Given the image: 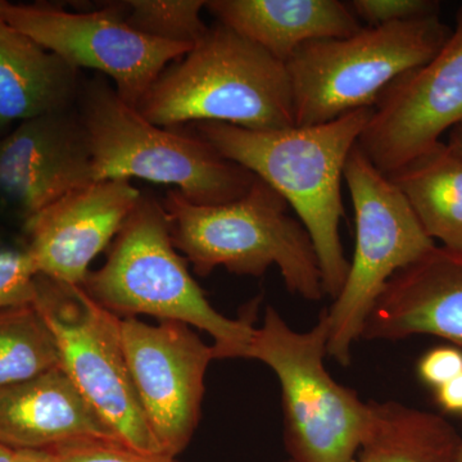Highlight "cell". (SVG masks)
<instances>
[{
	"label": "cell",
	"mask_w": 462,
	"mask_h": 462,
	"mask_svg": "<svg viewBox=\"0 0 462 462\" xmlns=\"http://www.w3.org/2000/svg\"><path fill=\"white\" fill-rule=\"evenodd\" d=\"M372 115L373 107L361 108L330 123L267 132L196 124L200 138L270 185L296 211L314 243L325 294L333 300L349 270L339 233L343 173Z\"/></svg>",
	"instance_id": "cell-1"
},
{
	"label": "cell",
	"mask_w": 462,
	"mask_h": 462,
	"mask_svg": "<svg viewBox=\"0 0 462 462\" xmlns=\"http://www.w3.org/2000/svg\"><path fill=\"white\" fill-rule=\"evenodd\" d=\"M136 109L167 129L188 123L258 132L296 126L285 63L218 23L167 67Z\"/></svg>",
	"instance_id": "cell-2"
},
{
	"label": "cell",
	"mask_w": 462,
	"mask_h": 462,
	"mask_svg": "<svg viewBox=\"0 0 462 462\" xmlns=\"http://www.w3.org/2000/svg\"><path fill=\"white\" fill-rule=\"evenodd\" d=\"M178 254L162 203L142 194L109 245L107 260L90 272L83 289L120 319L153 316L206 331L216 358H247L254 338V309L243 318L216 311Z\"/></svg>",
	"instance_id": "cell-3"
},
{
	"label": "cell",
	"mask_w": 462,
	"mask_h": 462,
	"mask_svg": "<svg viewBox=\"0 0 462 462\" xmlns=\"http://www.w3.org/2000/svg\"><path fill=\"white\" fill-rule=\"evenodd\" d=\"M162 206L173 245L197 275L225 267L236 275L263 276L276 266L291 293L314 302L325 296L311 236L289 215L287 200L260 179L245 197L225 205H196L173 189Z\"/></svg>",
	"instance_id": "cell-4"
},
{
	"label": "cell",
	"mask_w": 462,
	"mask_h": 462,
	"mask_svg": "<svg viewBox=\"0 0 462 462\" xmlns=\"http://www.w3.org/2000/svg\"><path fill=\"white\" fill-rule=\"evenodd\" d=\"M78 102L94 181L142 179L175 185L189 202L202 206L238 200L256 181L254 173L221 156L199 134L149 123L105 79L83 85Z\"/></svg>",
	"instance_id": "cell-5"
},
{
	"label": "cell",
	"mask_w": 462,
	"mask_h": 462,
	"mask_svg": "<svg viewBox=\"0 0 462 462\" xmlns=\"http://www.w3.org/2000/svg\"><path fill=\"white\" fill-rule=\"evenodd\" d=\"M328 337L327 310L312 329L296 331L267 306L248 348L247 358L267 365L281 383L284 442L293 462H357L372 421V403L325 367Z\"/></svg>",
	"instance_id": "cell-6"
},
{
	"label": "cell",
	"mask_w": 462,
	"mask_h": 462,
	"mask_svg": "<svg viewBox=\"0 0 462 462\" xmlns=\"http://www.w3.org/2000/svg\"><path fill=\"white\" fill-rule=\"evenodd\" d=\"M451 32L433 14L306 42L285 62L296 126L327 124L374 107L389 84L430 60Z\"/></svg>",
	"instance_id": "cell-7"
},
{
	"label": "cell",
	"mask_w": 462,
	"mask_h": 462,
	"mask_svg": "<svg viewBox=\"0 0 462 462\" xmlns=\"http://www.w3.org/2000/svg\"><path fill=\"white\" fill-rule=\"evenodd\" d=\"M355 209L356 243L345 285L327 310V352L342 366L351 364L352 346L394 273L436 247L411 207L384 173L355 145L345 167Z\"/></svg>",
	"instance_id": "cell-8"
},
{
	"label": "cell",
	"mask_w": 462,
	"mask_h": 462,
	"mask_svg": "<svg viewBox=\"0 0 462 462\" xmlns=\"http://www.w3.org/2000/svg\"><path fill=\"white\" fill-rule=\"evenodd\" d=\"M36 284L33 305L53 331L60 369L121 442L144 454H162L127 367L120 318L97 303L83 287L42 275Z\"/></svg>",
	"instance_id": "cell-9"
},
{
	"label": "cell",
	"mask_w": 462,
	"mask_h": 462,
	"mask_svg": "<svg viewBox=\"0 0 462 462\" xmlns=\"http://www.w3.org/2000/svg\"><path fill=\"white\" fill-rule=\"evenodd\" d=\"M102 5L97 11L69 12L48 3L5 2L0 16L75 69L108 76L120 98L136 108L167 67L193 47L136 32L124 20L118 2Z\"/></svg>",
	"instance_id": "cell-10"
},
{
	"label": "cell",
	"mask_w": 462,
	"mask_h": 462,
	"mask_svg": "<svg viewBox=\"0 0 462 462\" xmlns=\"http://www.w3.org/2000/svg\"><path fill=\"white\" fill-rule=\"evenodd\" d=\"M121 342L133 384L163 455L175 458L199 427L207 369L216 354L189 325L120 319Z\"/></svg>",
	"instance_id": "cell-11"
},
{
	"label": "cell",
	"mask_w": 462,
	"mask_h": 462,
	"mask_svg": "<svg viewBox=\"0 0 462 462\" xmlns=\"http://www.w3.org/2000/svg\"><path fill=\"white\" fill-rule=\"evenodd\" d=\"M462 123V5L436 56L380 94L357 147L385 176L439 143Z\"/></svg>",
	"instance_id": "cell-12"
},
{
	"label": "cell",
	"mask_w": 462,
	"mask_h": 462,
	"mask_svg": "<svg viewBox=\"0 0 462 462\" xmlns=\"http://www.w3.org/2000/svg\"><path fill=\"white\" fill-rule=\"evenodd\" d=\"M142 193L129 180L94 181L25 221L39 275L83 287L91 261L114 242Z\"/></svg>",
	"instance_id": "cell-13"
},
{
	"label": "cell",
	"mask_w": 462,
	"mask_h": 462,
	"mask_svg": "<svg viewBox=\"0 0 462 462\" xmlns=\"http://www.w3.org/2000/svg\"><path fill=\"white\" fill-rule=\"evenodd\" d=\"M91 182L89 143L74 109L23 121L0 138V202L25 221Z\"/></svg>",
	"instance_id": "cell-14"
},
{
	"label": "cell",
	"mask_w": 462,
	"mask_h": 462,
	"mask_svg": "<svg viewBox=\"0 0 462 462\" xmlns=\"http://www.w3.org/2000/svg\"><path fill=\"white\" fill-rule=\"evenodd\" d=\"M439 337L462 348V252L434 247L392 276L361 338Z\"/></svg>",
	"instance_id": "cell-15"
},
{
	"label": "cell",
	"mask_w": 462,
	"mask_h": 462,
	"mask_svg": "<svg viewBox=\"0 0 462 462\" xmlns=\"http://www.w3.org/2000/svg\"><path fill=\"white\" fill-rule=\"evenodd\" d=\"M80 439L121 442L60 367L0 388V445L50 449Z\"/></svg>",
	"instance_id": "cell-16"
},
{
	"label": "cell",
	"mask_w": 462,
	"mask_h": 462,
	"mask_svg": "<svg viewBox=\"0 0 462 462\" xmlns=\"http://www.w3.org/2000/svg\"><path fill=\"white\" fill-rule=\"evenodd\" d=\"M206 8L282 63L306 42L346 38L363 27L339 0H209Z\"/></svg>",
	"instance_id": "cell-17"
},
{
	"label": "cell",
	"mask_w": 462,
	"mask_h": 462,
	"mask_svg": "<svg viewBox=\"0 0 462 462\" xmlns=\"http://www.w3.org/2000/svg\"><path fill=\"white\" fill-rule=\"evenodd\" d=\"M79 71L0 16V133L12 124L72 111Z\"/></svg>",
	"instance_id": "cell-18"
},
{
	"label": "cell",
	"mask_w": 462,
	"mask_h": 462,
	"mask_svg": "<svg viewBox=\"0 0 462 462\" xmlns=\"http://www.w3.org/2000/svg\"><path fill=\"white\" fill-rule=\"evenodd\" d=\"M422 229L443 247L462 252V156L437 143L387 175Z\"/></svg>",
	"instance_id": "cell-19"
},
{
	"label": "cell",
	"mask_w": 462,
	"mask_h": 462,
	"mask_svg": "<svg viewBox=\"0 0 462 462\" xmlns=\"http://www.w3.org/2000/svg\"><path fill=\"white\" fill-rule=\"evenodd\" d=\"M357 462H455L460 434L445 419L394 401H372Z\"/></svg>",
	"instance_id": "cell-20"
},
{
	"label": "cell",
	"mask_w": 462,
	"mask_h": 462,
	"mask_svg": "<svg viewBox=\"0 0 462 462\" xmlns=\"http://www.w3.org/2000/svg\"><path fill=\"white\" fill-rule=\"evenodd\" d=\"M60 367L53 331L35 305L0 310V388Z\"/></svg>",
	"instance_id": "cell-21"
},
{
	"label": "cell",
	"mask_w": 462,
	"mask_h": 462,
	"mask_svg": "<svg viewBox=\"0 0 462 462\" xmlns=\"http://www.w3.org/2000/svg\"><path fill=\"white\" fill-rule=\"evenodd\" d=\"M118 5L133 29L157 41L194 47L209 29L200 17L206 0H126Z\"/></svg>",
	"instance_id": "cell-22"
},
{
	"label": "cell",
	"mask_w": 462,
	"mask_h": 462,
	"mask_svg": "<svg viewBox=\"0 0 462 462\" xmlns=\"http://www.w3.org/2000/svg\"><path fill=\"white\" fill-rule=\"evenodd\" d=\"M54 462H178L162 454H144L118 440L80 439L50 448Z\"/></svg>",
	"instance_id": "cell-23"
},
{
	"label": "cell",
	"mask_w": 462,
	"mask_h": 462,
	"mask_svg": "<svg viewBox=\"0 0 462 462\" xmlns=\"http://www.w3.org/2000/svg\"><path fill=\"white\" fill-rule=\"evenodd\" d=\"M38 269L26 251L0 249V310L33 305Z\"/></svg>",
	"instance_id": "cell-24"
},
{
	"label": "cell",
	"mask_w": 462,
	"mask_h": 462,
	"mask_svg": "<svg viewBox=\"0 0 462 462\" xmlns=\"http://www.w3.org/2000/svg\"><path fill=\"white\" fill-rule=\"evenodd\" d=\"M348 5L358 21H365L367 26L433 16L440 7L439 2L434 0H354Z\"/></svg>",
	"instance_id": "cell-25"
},
{
	"label": "cell",
	"mask_w": 462,
	"mask_h": 462,
	"mask_svg": "<svg viewBox=\"0 0 462 462\" xmlns=\"http://www.w3.org/2000/svg\"><path fill=\"white\" fill-rule=\"evenodd\" d=\"M418 373L425 384L439 388L462 373L461 349L451 346L430 349L419 361Z\"/></svg>",
	"instance_id": "cell-26"
},
{
	"label": "cell",
	"mask_w": 462,
	"mask_h": 462,
	"mask_svg": "<svg viewBox=\"0 0 462 462\" xmlns=\"http://www.w3.org/2000/svg\"><path fill=\"white\" fill-rule=\"evenodd\" d=\"M434 391L437 402L445 411L462 415V373Z\"/></svg>",
	"instance_id": "cell-27"
},
{
	"label": "cell",
	"mask_w": 462,
	"mask_h": 462,
	"mask_svg": "<svg viewBox=\"0 0 462 462\" xmlns=\"http://www.w3.org/2000/svg\"><path fill=\"white\" fill-rule=\"evenodd\" d=\"M14 462H54L50 449H21L14 451Z\"/></svg>",
	"instance_id": "cell-28"
},
{
	"label": "cell",
	"mask_w": 462,
	"mask_h": 462,
	"mask_svg": "<svg viewBox=\"0 0 462 462\" xmlns=\"http://www.w3.org/2000/svg\"><path fill=\"white\" fill-rule=\"evenodd\" d=\"M447 145H448L452 151L456 152V153L462 156V123L454 127L451 135H449L448 144Z\"/></svg>",
	"instance_id": "cell-29"
},
{
	"label": "cell",
	"mask_w": 462,
	"mask_h": 462,
	"mask_svg": "<svg viewBox=\"0 0 462 462\" xmlns=\"http://www.w3.org/2000/svg\"><path fill=\"white\" fill-rule=\"evenodd\" d=\"M0 462H14V451L0 445Z\"/></svg>",
	"instance_id": "cell-30"
},
{
	"label": "cell",
	"mask_w": 462,
	"mask_h": 462,
	"mask_svg": "<svg viewBox=\"0 0 462 462\" xmlns=\"http://www.w3.org/2000/svg\"><path fill=\"white\" fill-rule=\"evenodd\" d=\"M455 462H462V436H460V443H458L457 454H456Z\"/></svg>",
	"instance_id": "cell-31"
},
{
	"label": "cell",
	"mask_w": 462,
	"mask_h": 462,
	"mask_svg": "<svg viewBox=\"0 0 462 462\" xmlns=\"http://www.w3.org/2000/svg\"><path fill=\"white\" fill-rule=\"evenodd\" d=\"M3 5H5V2H3V0H0V8H2Z\"/></svg>",
	"instance_id": "cell-32"
},
{
	"label": "cell",
	"mask_w": 462,
	"mask_h": 462,
	"mask_svg": "<svg viewBox=\"0 0 462 462\" xmlns=\"http://www.w3.org/2000/svg\"><path fill=\"white\" fill-rule=\"evenodd\" d=\"M285 462H293V461H291V460H287V461H285Z\"/></svg>",
	"instance_id": "cell-33"
}]
</instances>
